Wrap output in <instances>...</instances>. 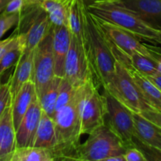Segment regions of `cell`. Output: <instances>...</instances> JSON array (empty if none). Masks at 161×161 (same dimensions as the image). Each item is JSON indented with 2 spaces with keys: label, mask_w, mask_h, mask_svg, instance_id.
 I'll return each instance as SVG.
<instances>
[{
  "label": "cell",
  "mask_w": 161,
  "mask_h": 161,
  "mask_svg": "<svg viewBox=\"0 0 161 161\" xmlns=\"http://www.w3.org/2000/svg\"><path fill=\"white\" fill-rule=\"evenodd\" d=\"M83 83L75 87L70 102L53 116L57 144L53 149L56 160H73L81 133V104Z\"/></svg>",
  "instance_id": "1"
},
{
  "label": "cell",
  "mask_w": 161,
  "mask_h": 161,
  "mask_svg": "<svg viewBox=\"0 0 161 161\" xmlns=\"http://www.w3.org/2000/svg\"><path fill=\"white\" fill-rule=\"evenodd\" d=\"M90 51L89 60L93 79L97 87L105 92L109 90L115 73L116 60L112 53L108 39L94 16L88 12Z\"/></svg>",
  "instance_id": "2"
},
{
  "label": "cell",
  "mask_w": 161,
  "mask_h": 161,
  "mask_svg": "<svg viewBox=\"0 0 161 161\" xmlns=\"http://www.w3.org/2000/svg\"><path fill=\"white\" fill-rule=\"evenodd\" d=\"M95 17L130 31L139 39L155 42L159 31L151 28L134 13L113 0L95 2L86 6Z\"/></svg>",
  "instance_id": "3"
},
{
  "label": "cell",
  "mask_w": 161,
  "mask_h": 161,
  "mask_svg": "<svg viewBox=\"0 0 161 161\" xmlns=\"http://www.w3.org/2000/svg\"><path fill=\"white\" fill-rule=\"evenodd\" d=\"M88 135L87 139L77 146L73 160L105 161L108 157L124 154L130 147L106 124Z\"/></svg>",
  "instance_id": "4"
},
{
  "label": "cell",
  "mask_w": 161,
  "mask_h": 161,
  "mask_svg": "<svg viewBox=\"0 0 161 161\" xmlns=\"http://www.w3.org/2000/svg\"><path fill=\"white\" fill-rule=\"evenodd\" d=\"M99 88L92 76L83 83L81 104V133L89 135L94 129L105 124L107 115L106 99L99 93Z\"/></svg>",
  "instance_id": "5"
},
{
  "label": "cell",
  "mask_w": 161,
  "mask_h": 161,
  "mask_svg": "<svg viewBox=\"0 0 161 161\" xmlns=\"http://www.w3.org/2000/svg\"><path fill=\"white\" fill-rule=\"evenodd\" d=\"M105 93L113 96L132 113H141L153 109L127 70L116 61L113 83Z\"/></svg>",
  "instance_id": "6"
},
{
  "label": "cell",
  "mask_w": 161,
  "mask_h": 161,
  "mask_svg": "<svg viewBox=\"0 0 161 161\" xmlns=\"http://www.w3.org/2000/svg\"><path fill=\"white\" fill-rule=\"evenodd\" d=\"M55 76L51 29L33 51V71L31 80L34 83L37 96Z\"/></svg>",
  "instance_id": "7"
},
{
  "label": "cell",
  "mask_w": 161,
  "mask_h": 161,
  "mask_svg": "<svg viewBox=\"0 0 161 161\" xmlns=\"http://www.w3.org/2000/svg\"><path fill=\"white\" fill-rule=\"evenodd\" d=\"M104 95L107 105L105 124L127 146H134L135 129L132 112L110 94L105 93Z\"/></svg>",
  "instance_id": "8"
},
{
  "label": "cell",
  "mask_w": 161,
  "mask_h": 161,
  "mask_svg": "<svg viewBox=\"0 0 161 161\" xmlns=\"http://www.w3.org/2000/svg\"><path fill=\"white\" fill-rule=\"evenodd\" d=\"M89 76H92V73L87 53L70 33V45L64 64V78L73 87H77Z\"/></svg>",
  "instance_id": "9"
},
{
  "label": "cell",
  "mask_w": 161,
  "mask_h": 161,
  "mask_svg": "<svg viewBox=\"0 0 161 161\" xmlns=\"http://www.w3.org/2000/svg\"><path fill=\"white\" fill-rule=\"evenodd\" d=\"M93 16L108 39L120 50L128 54L134 53H141L154 60V47L141 42L139 38L130 31L116 26L109 22L105 21L94 15Z\"/></svg>",
  "instance_id": "10"
},
{
  "label": "cell",
  "mask_w": 161,
  "mask_h": 161,
  "mask_svg": "<svg viewBox=\"0 0 161 161\" xmlns=\"http://www.w3.org/2000/svg\"><path fill=\"white\" fill-rule=\"evenodd\" d=\"M42 109L36 94L16 129L17 147L33 146Z\"/></svg>",
  "instance_id": "11"
},
{
  "label": "cell",
  "mask_w": 161,
  "mask_h": 161,
  "mask_svg": "<svg viewBox=\"0 0 161 161\" xmlns=\"http://www.w3.org/2000/svg\"><path fill=\"white\" fill-rule=\"evenodd\" d=\"M138 16L149 26L161 31V0H113Z\"/></svg>",
  "instance_id": "12"
},
{
  "label": "cell",
  "mask_w": 161,
  "mask_h": 161,
  "mask_svg": "<svg viewBox=\"0 0 161 161\" xmlns=\"http://www.w3.org/2000/svg\"><path fill=\"white\" fill-rule=\"evenodd\" d=\"M70 45V31L65 25L52 27V50L55 75L64 78V64Z\"/></svg>",
  "instance_id": "13"
},
{
  "label": "cell",
  "mask_w": 161,
  "mask_h": 161,
  "mask_svg": "<svg viewBox=\"0 0 161 161\" xmlns=\"http://www.w3.org/2000/svg\"><path fill=\"white\" fill-rule=\"evenodd\" d=\"M11 104L0 116V161H10L17 148Z\"/></svg>",
  "instance_id": "14"
},
{
  "label": "cell",
  "mask_w": 161,
  "mask_h": 161,
  "mask_svg": "<svg viewBox=\"0 0 161 161\" xmlns=\"http://www.w3.org/2000/svg\"><path fill=\"white\" fill-rule=\"evenodd\" d=\"M132 114L135 129V138L147 147L161 153V129L139 113Z\"/></svg>",
  "instance_id": "15"
},
{
  "label": "cell",
  "mask_w": 161,
  "mask_h": 161,
  "mask_svg": "<svg viewBox=\"0 0 161 161\" xmlns=\"http://www.w3.org/2000/svg\"><path fill=\"white\" fill-rule=\"evenodd\" d=\"M14 67V73L9 79L12 99L15 97L22 86L31 80L33 71V51L22 52L20 58Z\"/></svg>",
  "instance_id": "16"
},
{
  "label": "cell",
  "mask_w": 161,
  "mask_h": 161,
  "mask_svg": "<svg viewBox=\"0 0 161 161\" xmlns=\"http://www.w3.org/2000/svg\"><path fill=\"white\" fill-rule=\"evenodd\" d=\"M36 95V91L34 83L31 80H29L22 86L15 97L12 99L11 106L15 130Z\"/></svg>",
  "instance_id": "17"
},
{
  "label": "cell",
  "mask_w": 161,
  "mask_h": 161,
  "mask_svg": "<svg viewBox=\"0 0 161 161\" xmlns=\"http://www.w3.org/2000/svg\"><path fill=\"white\" fill-rule=\"evenodd\" d=\"M36 3L48 15L53 25L68 27V16L72 0H29Z\"/></svg>",
  "instance_id": "18"
},
{
  "label": "cell",
  "mask_w": 161,
  "mask_h": 161,
  "mask_svg": "<svg viewBox=\"0 0 161 161\" xmlns=\"http://www.w3.org/2000/svg\"><path fill=\"white\" fill-rule=\"evenodd\" d=\"M57 144L54 120L42 111L36 130L33 146L50 149L53 151Z\"/></svg>",
  "instance_id": "19"
},
{
  "label": "cell",
  "mask_w": 161,
  "mask_h": 161,
  "mask_svg": "<svg viewBox=\"0 0 161 161\" xmlns=\"http://www.w3.org/2000/svg\"><path fill=\"white\" fill-rule=\"evenodd\" d=\"M54 153L52 149L37 146L17 147L10 161H54Z\"/></svg>",
  "instance_id": "20"
},
{
  "label": "cell",
  "mask_w": 161,
  "mask_h": 161,
  "mask_svg": "<svg viewBox=\"0 0 161 161\" xmlns=\"http://www.w3.org/2000/svg\"><path fill=\"white\" fill-rule=\"evenodd\" d=\"M61 79L62 78L55 76L38 96L42 111L52 118H53L55 113V105Z\"/></svg>",
  "instance_id": "21"
},
{
  "label": "cell",
  "mask_w": 161,
  "mask_h": 161,
  "mask_svg": "<svg viewBox=\"0 0 161 161\" xmlns=\"http://www.w3.org/2000/svg\"><path fill=\"white\" fill-rule=\"evenodd\" d=\"M126 60L136 69L146 76L157 74V63L155 60L141 53H134L128 54L122 50Z\"/></svg>",
  "instance_id": "22"
},
{
  "label": "cell",
  "mask_w": 161,
  "mask_h": 161,
  "mask_svg": "<svg viewBox=\"0 0 161 161\" xmlns=\"http://www.w3.org/2000/svg\"><path fill=\"white\" fill-rule=\"evenodd\" d=\"M20 34V42L6 52L0 59V75H3L7 69L15 66L19 58H20V55L24 50V36L23 33Z\"/></svg>",
  "instance_id": "23"
},
{
  "label": "cell",
  "mask_w": 161,
  "mask_h": 161,
  "mask_svg": "<svg viewBox=\"0 0 161 161\" xmlns=\"http://www.w3.org/2000/svg\"><path fill=\"white\" fill-rule=\"evenodd\" d=\"M75 87H73L64 78L61 80L58 90V97H57L56 105H55V113L65 106L73 96ZM55 114V113H54Z\"/></svg>",
  "instance_id": "24"
},
{
  "label": "cell",
  "mask_w": 161,
  "mask_h": 161,
  "mask_svg": "<svg viewBox=\"0 0 161 161\" xmlns=\"http://www.w3.org/2000/svg\"><path fill=\"white\" fill-rule=\"evenodd\" d=\"M20 19V14H7L5 13H1L0 14V39L11 28L18 25Z\"/></svg>",
  "instance_id": "25"
},
{
  "label": "cell",
  "mask_w": 161,
  "mask_h": 161,
  "mask_svg": "<svg viewBox=\"0 0 161 161\" xmlns=\"http://www.w3.org/2000/svg\"><path fill=\"white\" fill-rule=\"evenodd\" d=\"M12 103L9 80L5 83H0V116Z\"/></svg>",
  "instance_id": "26"
},
{
  "label": "cell",
  "mask_w": 161,
  "mask_h": 161,
  "mask_svg": "<svg viewBox=\"0 0 161 161\" xmlns=\"http://www.w3.org/2000/svg\"><path fill=\"white\" fill-rule=\"evenodd\" d=\"M20 42V34L17 33L16 31L9 37L3 39V40H0V59L6 52L9 51L16 45H17Z\"/></svg>",
  "instance_id": "27"
},
{
  "label": "cell",
  "mask_w": 161,
  "mask_h": 161,
  "mask_svg": "<svg viewBox=\"0 0 161 161\" xmlns=\"http://www.w3.org/2000/svg\"><path fill=\"white\" fill-rule=\"evenodd\" d=\"M28 0H9L6 8L2 13L7 14H21L25 9Z\"/></svg>",
  "instance_id": "28"
},
{
  "label": "cell",
  "mask_w": 161,
  "mask_h": 161,
  "mask_svg": "<svg viewBox=\"0 0 161 161\" xmlns=\"http://www.w3.org/2000/svg\"><path fill=\"white\" fill-rule=\"evenodd\" d=\"M124 160L125 161H146L148 159L141 150L134 146L128 147L125 151Z\"/></svg>",
  "instance_id": "29"
},
{
  "label": "cell",
  "mask_w": 161,
  "mask_h": 161,
  "mask_svg": "<svg viewBox=\"0 0 161 161\" xmlns=\"http://www.w3.org/2000/svg\"><path fill=\"white\" fill-rule=\"evenodd\" d=\"M139 114L161 129V111L153 109L147 110V111H144Z\"/></svg>",
  "instance_id": "30"
},
{
  "label": "cell",
  "mask_w": 161,
  "mask_h": 161,
  "mask_svg": "<svg viewBox=\"0 0 161 161\" xmlns=\"http://www.w3.org/2000/svg\"><path fill=\"white\" fill-rule=\"evenodd\" d=\"M146 76V75H145ZM149 81L152 82L157 88L161 91V74H155V75H149V76H146Z\"/></svg>",
  "instance_id": "31"
},
{
  "label": "cell",
  "mask_w": 161,
  "mask_h": 161,
  "mask_svg": "<svg viewBox=\"0 0 161 161\" xmlns=\"http://www.w3.org/2000/svg\"><path fill=\"white\" fill-rule=\"evenodd\" d=\"M105 161H125V160H124V154L108 157V158L106 159Z\"/></svg>",
  "instance_id": "32"
},
{
  "label": "cell",
  "mask_w": 161,
  "mask_h": 161,
  "mask_svg": "<svg viewBox=\"0 0 161 161\" xmlns=\"http://www.w3.org/2000/svg\"><path fill=\"white\" fill-rule=\"evenodd\" d=\"M9 0H0V14L4 10Z\"/></svg>",
  "instance_id": "33"
},
{
  "label": "cell",
  "mask_w": 161,
  "mask_h": 161,
  "mask_svg": "<svg viewBox=\"0 0 161 161\" xmlns=\"http://www.w3.org/2000/svg\"><path fill=\"white\" fill-rule=\"evenodd\" d=\"M83 3H85L86 6H89V5L92 4V3H95V2H100V1H106V0H83Z\"/></svg>",
  "instance_id": "34"
},
{
  "label": "cell",
  "mask_w": 161,
  "mask_h": 161,
  "mask_svg": "<svg viewBox=\"0 0 161 161\" xmlns=\"http://www.w3.org/2000/svg\"><path fill=\"white\" fill-rule=\"evenodd\" d=\"M155 42H157V43L160 44L161 45V31H159V34L158 36H157V39H156Z\"/></svg>",
  "instance_id": "35"
},
{
  "label": "cell",
  "mask_w": 161,
  "mask_h": 161,
  "mask_svg": "<svg viewBox=\"0 0 161 161\" xmlns=\"http://www.w3.org/2000/svg\"><path fill=\"white\" fill-rule=\"evenodd\" d=\"M1 76L2 75H0V83H1Z\"/></svg>",
  "instance_id": "36"
}]
</instances>
